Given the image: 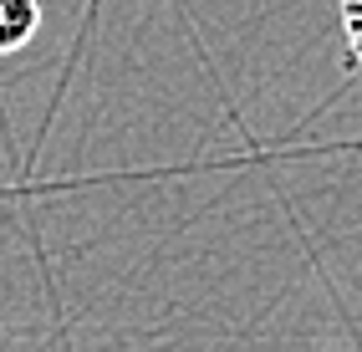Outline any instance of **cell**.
Instances as JSON below:
<instances>
[{"instance_id": "cell-3", "label": "cell", "mask_w": 362, "mask_h": 352, "mask_svg": "<svg viewBox=\"0 0 362 352\" xmlns=\"http://www.w3.org/2000/svg\"><path fill=\"white\" fill-rule=\"evenodd\" d=\"M0 352H6V327H0Z\"/></svg>"}, {"instance_id": "cell-2", "label": "cell", "mask_w": 362, "mask_h": 352, "mask_svg": "<svg viewBox=\"0 0 362 352\" xmlns=\"http://www.w3.org/2000/svg\"><path fill=\"white\" fill-rule=\"evenodd\" d=\"M337 16H342V36H347V57L362 72V0H337Z\"/></svg>"}, {"instance_id": "cell-1", "label": "cell", "mask_w": 362, "mask_h": 352, "mask_svg": "<svg viewBox=\"0 0 362 352\" xmlns=\"http://www.w3.org/2000/svg\"><path fill=\"white\" fill-rule=\"evenodd\" d=\"M41 31V0H0V57L26 52Z\"/></svg>"}]
</instances>
